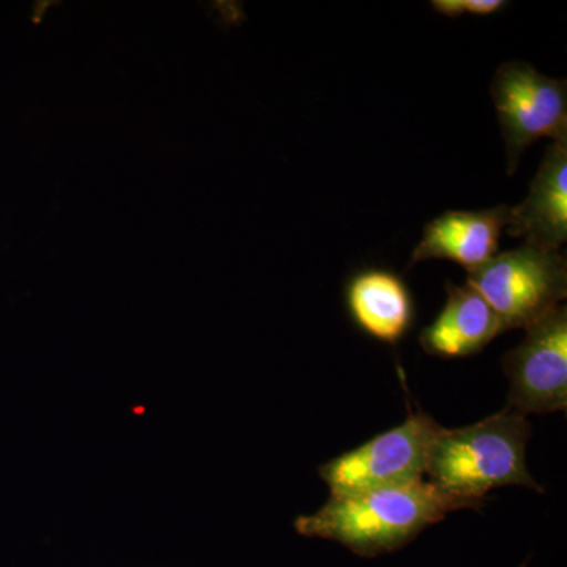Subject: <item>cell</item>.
Returning a JSON list of instances; mask_svg holds the SVG:
<instances>
[{
  "label": "cell",
  "mask_w": 567,
  "mask_h": 567,
  "mask_svg": "<svg viewBox=\"0 0 567 567\" xmlns=\"http://www.w3.org/2000/svg\"><path fill=\"white\" fill-rule=\"evenodd\" d=\"M464 509L429 481L360 494L331 495L315 514L295 520L301 536L341 544L360 557H379L412 543L447 514Z\"/></svg>",
  "instance_id": "obj_1"
},
{
  "label": "cell",
  "mask_w": 567,
  "mask_h": 567,
  "mask_svg": "<svg viewBox=\"0 0 567 567\" xmlns=\"http://www.w3.org/2000/svg\"><path fill=\"white\" fill-rule=\"evenodd\" d=\"M529 436L527 416L507 406L480 423L443 427L432 446L424 480L464 509L480 507L484 496L499 487L544 492L528 470Z\"/></svg>",
  "instance_id": "obj_2"
},
{
  "label": "cell",
  "mask_w": 567,
  "mask_h": 567,
  "mask_svg": "<svg viewBox=\"0 0 567 567\" xmlns=\"http://www.w3.org/2000/svg\"><path fill=\"white\" fill-rule=\"evenodd\" d=\"M466 284L486 298L505 331L528 330L567 297L566 256L524 245L495 256Z\"/></svg>",
  "instance_id": "obj_3"
},
{
  "label": "cell",
  "mask_w": 567,
  "mask_h": 567,
  "mask_svg": "<svg viewBox=\"0 0 567 567\" xmlns=\"http://www.w3.org/2000/svg\"><path fill=\"white\" fill-rule=\"evenodd\" d=\"M442 429L423 410L409 413L404 423L320 466V477L331 495L416 483L425 477L432 446Z\"/></svg>",
  "instance_id": "obj_4"
},
{
  "label": "cell",
  "mask_w": 567,
  "mask_h": 567,
  "mask_svg": "<svg viewBox=\"0 0 567 567\" xmlns=\"http://www.w3.org/2000/svg\"><path fill=\"white\" fill-rule=\"evenodd\" d=\"M506 144L507 174L516 173L522 155L535 142H567V85L544 76L527 62H506L491 85Z\"/></svg>",
  "instance_id": "obj_5"
},
{
  "label": "cell",
  "mask_w": 567,
  "mask_h": 567,
  "mask_svg": "<svg viewBox=\"0 0 567 567\" xmlns=\"http://www.w3.org/2000/svg\"><path fill=\"white\" fill-rule=\"evenodd\" d=\"M524 341L506 353L507 409L522 415L567 406V308L558 306L529 327Z\"/></svg>",
  "instance_id": "obj_6"
},
{
  "label": "cell",
  "mask_w": 567,
  "mask_h": 567,
  "mask_svg": "<svg viewBox=\"0 0 567 567\" xmlns=\"http://www.w3.org/2000/svg\"><path fill=\"white\" fill-rule=\"evenodd\" d=\"M511 207L477 212H445L425 224L423 238L412 254L409 267L424 260H451L470 274L496 256L499 238L509 223Z\"/></svg>",
  "instance_id": "obj_7"
},
{
  "label": "cell",
  "mask_w": 567,
  "mask_h": 567,
  "mask_svg": "<svg viewBox=\"0 0 567 567\" xmlns=\"http://www.w3.org/2000/svg\"><path fill=\"white\" fill-rule=\"evenodd\" d=\"M507 234L525 245L559 251L567 240V142H551L529 186L528 196L511 208Z\"/></svg>",
  "instance_id": "obj_8"
},
{
  "label": "cell",
  "mask_w": 567,
  "mask_h": 567,
  "mask_svg": "<svg viewBox=\"0 0 567 567\" xmlns=\"http://www.w3.org/2000/svg\"><path fill=\"white\" fill-rule=\"evenodd\" d=\"M445 289L447 298L442 312L420 334L425 353L442 358L470 357L505 333L499 317L472 286L446 282Z\"/></svg>",
  "instance_id": "obj_9"
},
{
  "label": "cell",
  "mask_w": 567,
  "mask_h": 567,
  "mask_svg": "<svg viewBox=\"0 0 567 567\" xmlns=\"http://www.w3.org/2000/svg\"><path fill=\"white\" fill-rule=\"evenodd\" d=\"M346 301L358 328L391 346L404 338L415 317L412 293L393 271L364 270L354 275L347 286Z\"/></svg>",
  "instance_id": "obj_10"
},
{
  "label": "cell",
  "mask_w": 567,
  "mask_h": 567,
  "mask_svg": "<svg viewBox=\"0 0 567 567\" xmlns=\"http://www.w3.org/2000/svg\"><path fill=\"white\" fill-rule=\"evenodd\" d=\"M431 6L443 17L456 20L462 14L487 17L505 9L507 2L505 0H432Z\"/></svg>",
  "instance_id": "obj_11"
}]
</instances>
